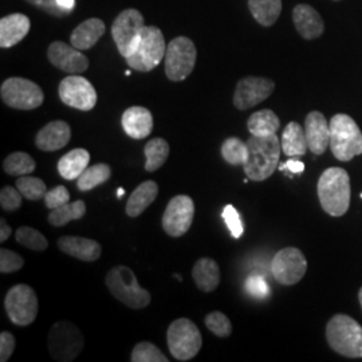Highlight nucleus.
Listing matches in <instances>:
<instances>
[{"label": "nucleus", "mask_w": 362, "mask_h": 362, "mask_svg": "<svg viewBox=\"0 0 362 362\" xmlns=\"http://www.w3.org/2000/svg\"><path fill=\"white\" fill-rule=\"evenodd\" d=\"M246 290L250 296L255 298L267 297L269 294V286L260 275H252L247 279Z\"/></svg>", "instance_id": "obj_45"}, {"label": "nucleus", "mask_w": 362, "mask_h": 362, "mask_svg": "<svg viewBox=\"0 0 362 362\" xmlns=\"http://www.w3.org/2000/svg\"><path fill=\"white\" fill-rule=\"evenodd\" d=\"M64 104L82 112H89L97 104V91L86 78L81 76L66 77L58 89Z\"/></svg>", "instance_id": "obj_15"}, {"label": "nucleus", "mask_w": 362, "mask_h": 362, "mask_svg": "<svg viewBox=\"0 0 362 362\" xmlns=\"http://www.w3.org/2000/svg\"><path fill=\"white\" fill-rule=\"evenodd\" d=\"M132 362H168L165 354L152 342H139L130 356Z\"/></svg>", "instance_id": "obj_38"}, {"label": "nucleus", "mask_w": 362, "mask_h": 362, "mask_svg": "<svg viewBox=\"0 0 362 362\" xmlns=\"http://www.w3.org/2000/svg\"><path fill=\"white\" fill-rule=\"evenodd\" d=\"M330 149L337 160L350 161L362 155V132L348 115H336L329 122Z\"/></svg>", "instance_id": "obj_4"}, {"label": "nucleus", "mask_w": 362, "mask_h": 362, "mask_svg": "<svg viewBox=\"0 0 362 362\" xmlns=\"http://www.w3.org/2000/svg\"><path fill=\"white\" fill-rule=\"evenodd\" d=\"M90 153L86 149L77 148L62 156L58 161V172L65 180H76L89 167Z\"/></svg>", "instance_id": "obj_27"}, {"label": "nucleus", "mask_w": 362, "mask_h": 362, "mask_svg": "<svg viewBox=\"0 0 362 362\" xmlns=\"http://www.w3.org/2000/svg\"><path fill=\"white\" fill-rule=\"evenodd\" d=\"M124 194H125V189H124V188H119V189L117 191V197H118V199H121Z\"/></svg>", "instance_id": "obj_50"}, {"label": "nucleus", "mask_w": 362, "mask_h": 362, "mask_svg": "<svg viewBox=\"0 0 362 362\" xmlns=\"http://www.w3.org/2000/svg\"><path fill=\"white\" fill-rule=\"evenodd\" d=\"M112 176V169L104 163L95 164L88 167L82 172V175L77 179V187L79 191H90L93 188L104 184L110 179Z\"/></svg>", "instance_id": "obj_32"}, {"label": "nucleus", "mask_w": 362, "mask_h": 362, "mask_svg": "<svg viewBox=\"0 0 362 362\" xmlns=\"http://www.w3.org/2000/svg\"><path fill=\"white\" fill-rule=\"evenodd\" d=\"M30 4L40 8L42 11L45 13H50L52 16H57V18H64L67 16L69 13H71V11H67L65 8H62L58 3V0H26Z\"/></svg>", "instance_id": "obj_44"}, {"label": "nucleus", "mask_w": 362, "mask_h": 362, "mask_svg": "<svg viewBox=\"0 0 362 362\" xmlns=\"http://www.w3.org/2000/svg\"><path fill=\"white\" fill-rule=\"evenodd\" d=\"M197 52L194 43L187 37L172 39L165 52V74L173 82L184 81L194 71Z\"/></svg>", "instance_id": "obj_10"}, {"label": "nucleus", "mask_w": 362, "mask_h": 362, "mask_svg": "<svg viewBox=\"0 0 362 362\" xmlns=\"http://www.w3.org/2000/svg\"><path fill=\"white\" fill-rule=\"evenodd\" d=\"M290 170L291 173H302L305 170V164L302 161L298 160H288L285 164L279 165V170Z\"/></svg>", "instance_id": "obj_47"}, {"label": "nucleus", "mask_w": 362, "mask_h": 362, "mask_svg": "<svg viewBox=\"0 0 362 362\" xmlns=\"http://www.w3.org/2000/svg\"><path fill=\"white\" fill-rule=\"evenodd\" d=\"M70 125L65 121L57 119L49 122L46 127L39 130L35 137V145L43 152H55L65 148L70 143Z\"/></svg>", "instance_id": "obj_19"}, {"label": "nucleus", "mask_w": 362, "mask_h": 362, "mask_svg": "<svg viewBox=\"0 0 362 362\" xmlns=\"http://www.w3.org/2000/svg\"><path fill=\"white\" fill-rule=\"evenodd\" d=\"M158 185L152 180L141 182L129 196L127 202V214L129 218H137L156 200Z\"/></svg>", "instance_id": "obj_26"}, {"label": "nucleus", "mask_w": 362, "mask_h": 362, "mask_svg": "<svg viewBox=\"0 0 362 362\" xmlns=\"http://www.w3.org/2000/svg\"><path fill=\"white\" fill-rule=\"evenodd\" d=\"M144 153L146 157L145 170L156 172L165 164L169 157V144L164 139L156 137L146 143L144 148Z\"/></svg>", "instance_id": "obj_31"}, {"label": "nucleus", "mask_w": 362, "mask_h": 362, "mask_svg": "<svg viewBox=\"0 0 362 362\" xmlns=\"http://www.w3.org/2000/svg\"><path fill=\"white\" fill-rule=\"evenodd\" d=\"M306 140L314 155H324L330 145V127L321 112H310L305 119Z\"/></svg>", "instance_id": "obj_18"}, {"label": "nucleus", "mask_w": 362, "mask_h": 362, "mask_svg": "<svg viewBox=\"0 0 362 362\" xmlns=\"http://www.w3.org/2000/svg\"><path fill=\"white\" fill-rule=\"evenodd\" d=\"M248 7L259 25L270 27L282 13V0H248Z\"/></svg>", "instance_id": "obj_30"}, {"label": "nucleus", "mask_w": 362, "mask_h": 362, "mask_svg": "<svg viewBox=\"0 0 362 362\" xmlns=\"http://www.w3.org/2000/svg\"><path fill=\"white\" fill-rule=\"evenodd\" d=\"M206 326L218 337H228L233 333V325L228 317L220 311H212L206 317Z\"/></svg>", "instance_id": "obj_39"}, {"label": "nucleus", "mask_w": 362, "mask_h": 362, "mask_svg": "<svg viewBox=\"0 0 362 362\" xmlns=\"http://www.w3.org/2000/svg\"><path fill=\"white\" fill-rule=\"evenodd\" d=\"M358 299H360V303H361V309H362V287L360 288V291H358Z\"/></svg>", "instance_id": "obj_51"}, {"label": "nucleus", "mask_w": 362, "mask_h": 362, "mask_svg": "<svg viewBox=\"0 0 362 362\" xmlns=\"http://www.w3.org/2000/svg\"><path fill=\"white\" fill-rule=\"evenodd\" d=\"M192 276L199 290L212 293L220 284L219 264L214 259L200 258L194 263Z\"/></svg>", "instance_id": "obj_25"}, {"label": "nucleus", "mask_w": 362, "mask_h": 362, "mask_svg": "<svg viewBox=\"0 0 362 362\" xmlns=\"http://www.w3.org/2000/svg\"><path fill=\"white\" fill-rule=\"evenodd\" d=\"M11 235V227L6 223V220H0V242H6Z\"/></svg>", "instance_id": "obj_48"}, {"label": "nucleus", "mask_w": 362, "mask_h": 362, "mask_svg": "<svg viewBox=\"0 0 362 362\" xmlns=\"http://www.w3.org/2000/svg\"><path fill=\"white\" fill-rule=\"evenodd\" d=\"M23 264H25V259L22 258L19 254L7 248L0 250V272L10 274V272H18L23 267Z\"/></svg>", "instance_id": "obj_40"}, {"label": "nucleus", "mask_w": 362, "mask_h": 362, "mask_svg": "<svg viewBox=\"0 0 362 362\" xmlns=\"http://www.w3.org/2000/svg\"><path fill=\"white\" fill-rule=\"evenodd\" d=\"M317 192L325 212L330 216H342L350 206V177L345 169L333 167L321 175Z\"/></svg>", "instance_id": "obj_2"}, {"label": "nucleus", "mask_w": 362, "mask_h": 362, "mask_svg": "<svg viewBox=\"0 0 362 362\" xmlns=\"http://www.w3.org/2000/svg\"><path fill=\"white\" fill-rule=\"evenodd\" d=\"M221 156L231 165H245L248 156L247 144L238 137H230L221 145Z\"/></svg>", "instance_id": "obj_35"}, {"label": "nucleus", "mask_w": 362, "mask_h": 362, "mask_svg": "<svg viewBox=\"0 0 362 362\" xmlns=\"http://www.w3.org/2000/svg\"><path fill=\"white\" fill-rule=\"evenodd\" d=\"M361 197H362V194H361Z\"/></svg>", "instance_id": "obj_53"}, {"label": "nucleus", "mask_w": 362, "mask_h": 362, "mask_svg": "<svg viewBox=\"0 0 362 362\" xmlns=\"http://www.w3.org/2000/svg\"><path fill=\"white\" fill-rule=\"evenodd\" d=\"M30 31V19L23 13H11L0 21V46L3 49L13 47Z\"/></svg>", "instance_id": "obj_23"}, {"label": "nucleus", "mask_w": 362, "mask_h": 362, "mask_svg": "<svg viewBox=\"0 0 362 362\" xmlns=\"http://www.w3.org/2000/svg\"><path fill=\"white\" fill-rule=\"evenodd\" d=\"M105 34V25L101 19L91 18L82 22L73 31L70 42L78 50H89Z\"/></svg>", "instance_id": "obj_24"}, {"label": "nucleus", "mask_w": 362, "mask_h": 362, "mask_svg": "<svg viewBox=\"0 0 362 362\" xmlns=\"http://www.w3.org/2000/svg\"><path fill=\"white\" fill-rule=\"evenodd\" d=\"M281 146H282V152L290 157L303 156L308 152L309 145L306 140V133L296 121L286 125L285 130L282 133Z\"/></svg>", "instance_id": "obj_28"}, {"label": "nucleus", "mask_w": 362, "mask_h": 362, "mask_svg": "<svg viewBox=\"0 0 362 362\" xmlns=\"http://www.w3.org/2000/svg\"><path fill=\"white\" fill-rule=\"evenodd\" d=\"M326 339L338 354L362 358V326L349 315L337 314L327 322Z\"/></svg>", "instance_id": "obj_3"}, {"label": "nucleus", "mask_w": 362, "mask_h": 362, "mask_svg": "<svg viewBox=\"0 0 362 362\" xmlns=\"http://www.w3.org/2000/svg\"><path fill=\"white\" fill-rule=\"evenodd\" d=\"M247 128L251 133V136H259V137L272 136V134H276V132L281 128V121L272 110L263 109V110L255 112L248 118Z\"/></svg>", "instance_id": "obj_29"}, {"label": "nucleus", "mask_w": 362, "mask_h": 362, "mask_svg": "<svg viewBox=\"0 0 362 362\" xmlns=\"http://www.w3.org/2000/svg\"><path fill=\"white\" fill-rule=\"evenodd\" d=\"M272 272L278 284L297 285L308 272V260L300 250L286 247L275 254L272 262Z\"/></svg>", "instance_id": "obj_12"}, {"label": "nucleus", "mask_w": 362, "mask_h": 362, "mask_svg": "<svg viewBox=\"0 0 362 362\" xmlns=\"http://www.w3.org/2000/svg\"><path fill=\"white\" fill-rule=\"evenodd\" d=\"M144 27L143 13L134 8L124 10L117 16L112 26V37L124 58H128L134 50Z\"/></svg>", "instance_id": "obj_13"}, {"label": "nucleus", "mask_w": 362, "mask_h": 362, "mask_svg": "<svg viewBox=\"0 0 362 362\" xmlns=\"http://www.w3.org/2000/svg\"><path fill=\"white\" fill-rule=\"evenodd\" d=\"M57 245L62 252L83 262H95L103 252L100 243L88 238L62 236L58 239Z\"/></svg>", "instance_id": "obj_21"}, {"label": "nucleus", "mask_w": 362, "mask_h": 362, "mask_svg": "<svg viewBox=\"0 0 362 362\" xmlns=\"http://www.w3.org/2000/svg\"><path fill=\"white\" fill-rule=\"evenodd\" d=\"M49 61L57 69L69 73V74H81L88 70L89 59L81 50L76 49L73 45L69 46L64 42H54L47 52Z\"/></svg>", "instance_id": "obj_17"}, {"label": "nucleus", "mask_w": 362, "mask_h": 362, "mask_svg": "<svg viewBox=\"0 0 362 362\" xmlns=\"http://www.w3.org/2000/svg\"><path fill=\"white\" fill-rule=\"evenodd\" d=\"M15 239L19 245L26 247L28 250H33V251L42 252L49 247V242L43 233H39L38 230H35L33 227H27V226H23L16 230Z\"/></svg>", "instance_id": "obj_36"}, {"label": "nucleus", "mask_w": 362, "mask_h": 362, "mask_svg": "<svg viewBox=\"0 0 362 362\" xmlns=\"http://www.w3.org/2000/svg\"><path fill=\"white\" fill-rule=\"evenodd\" d=\"M223 219L226 221L230 233L235 239H239L243 235L245 226H243V221H242L239 212L236 211V208L231 204L226 206L223 209Z\"/></svg>", "instance_id": "obj_41"}, {"label": "nucleus", "mask_w": 362, "mask_h": 362, "mask_svg": "<svg viewBox=\"0 0 362 362\" xmlns=\"http://www.w3.org/2000/svg\"><path fill=\"white\" fill-rule=\"evenodd\" d=\"M16 188L19 192L23 194V197L27 200L37 202L39 199H45L47 194V187L45 181L40 180L38 177H31V176H21L16 180Z\"/></svg>", "instance_id": "obj_37"}, {"label": "nucleus", "mask_w": 362, "mask_h": 362, "mask_svg": "<svg viewBox=\"0 0 362 362\" xmlns=\"http://www.w3.org/2000/svg\"><path fill=\"white\" fill-rule=\"evenodd\" d=\"M1 101L18 110H33L43 104L45 94L38 85L30 79L13 77L6 79L0 89Z\"/></svg>", "instance_id": "obj_9"}, {"label": "nucleus", "mask_w": 362, "mask_h": 362, "mask_svg": "<svg viewBox=\"0 0 362 362\" xmlns=\"http://www.w3.org/2000/svg\"><path fill=\"white\" fill-rule=\"evenodd\" d=\"M194 200L187 194H177L168 203L163 215V228L172 238H180L192 226Z\"/></svg>", "instance_id": "obj_14"}, {"label": "nucleus", "mask_w": 362, "mask_h": 362, "mask_svg": "<svg viewBox=\"0 0 362 362\" xmlns=\"http://www.w3.org/2000/svg\"><path fill=\"white\" fill-rule=\"evenodd\" d=\"M167 341L172 357L177 361H189L202 349L200 330L188 318H179L169 325Z\"/></svg>", "instance_id": "obj_7"}, {"label": "nucleus", "mask_w": 362, "mask_h": 362, "mask_svg": "<svg viewBox=\"0 0 362 362\" xmlns=\"http://www.w3.org/2000/svg\"><path fill=\"white\" fill-rule=\"evenodd\" d=\"M246 144L248 156L243 168L247 177L252 181L267 180L279 164L282 152L279 139L276 134L264 137L251 136Z\"/></svg>", "instance_id": "obj_1"}, {"label": "nucleus", "mask_w": 362, "mask_h": 362, "mask_svg": "<svg viewBox=\"0 0 362 362\" xmlns=\"http://www.w3.org/2000/svg\"><path fill=\"white\" fill-rule=\"evenodd\" d=\"M274 90L275 83L269 78H242L235 89L233 105L239 110H248L267 100Z\"/></svg>", "instance_id": "obj_16"}, {"label": "nucleus", "mask_w": 362, "mask_h": 362, "mask_svg": "<svg viewBox=\"0 0 362 362\" xmlns=\"http://www.w3.org/2000/svg\"><path fill=\"white\" fill-rule=\"evenodd\" d=\"M22 197H23V194L19 192L18 188L6 185L0 191V206L4 211L13 212V211L19 209L22 206Z\"/></svg>", "instance_id": "obj_42"}, {"label": "nucleus", "mask_w": 362, "mask_h": 362, "mask_svg": "<svg viewBox=\"0 0 362 362\" xmlns=\"http://www.w3.org/2000/svg\"><path fill=\"white\" fill-rule=\"evenodd\" d=\"M105 282L112 296L130 309L139 310L151 303V294L139 285L134 272L127 266H116L107 272Z\"/></svg>", "instance_id": "obj_5"}, {"label": "nucleus", "mask_w": 362, "mask_h": 362, "mask_svg": "<svg viewBox=\"0 0 362 362\" xmlns=\"http://www.w3.org/2000/svg\"><path fill=\"white\" fill-rule=\"evenodd\" d=\"M293 21L302 38H320L324 34L325 25L322 18L318 11L309 4H298L293 11Z\"/></svg>", "instance_id": "obj_22"}, {"label": "nucleus", "mask_w": 362, "mask_h": 362, "mask_svg": "<svg viewBox=\"0 0 362 362\" xmlns=\"http://www.w3.org/2000/svg\"><path fill=\"white\" fill-rule=\"evenodd\" d=\"M15 350V337L10 332L0 334V361L7 362Z\"/></svg>", "instance_id": "obj_46"}, {"label": "nucleus", "mask_w": 362, "mask_h": 362, "mask_svg": "<svg viewBox=\"0 0 362 362\" xmlns=\"http://www.w3.org/2000/svg\"><path fill=\"white\" fill-rule=\"evenodd\" d=\"M124 132L134 140H143L153 129V116L143 106H132L127 109L121 118Z\"/></svg>", "instance_id": "obj_20"}, {"label": "nucleus", "mask_w": 362, "mask_h": 362, "mask_svg": "<svg viewBox=\"0 0 362 362\" xmlns=\"http://www.w3.org/2000/svg\"><path fill=\"white\" fill-rule=\"evenodd\" d=\"M334 1H338V0H334Z\"/></svg>", "instance_id": "obj_52"}, {"label": "nucleus", "mask_w": 362, "mask_h": 362, "mask_svg": "<svg viewBox=\"0 0 362 362\" xmlns=\"http://www.w3.org/2000/svg\"><path fill=\"white\" fill-rule=\"evenodd\" d=\"M47 345L55 361L71 362L83 350L85 339L73 322L59 321L52 325L47 337Z\"/></svg>", "instance_id": "obj_8"}, {"label": "nucleus", "mask_w": 362, "mask_h": 362, "mask_svg": "<svg viewBox=\"0 0 362 362\" xmlns=\"http://www.w3.org/2000/svg\"><path fill=\"white\" fill-rule=\"evenodd\" d=\"M4 308L13 325L28 326L38 315V298L30 286L15 285L6 296Z\"/></svg>", "instance_id": "obj_11"}, {"label": "nucleus", "mask_w": 362, "mask_h": 362, "mask_svg": "<svg viewBox=\"0 0 362 362\" xmlns=\"http://www.w3.org/2000/svg\"><path fill=\"white\" fill-rule=\"evenodd\" d=\"M86 214V204L83 200L67 203L62 207L52 209L49 215V223L54 227H64L73 220L82 219Z\"/></svg>", "instance_id": "obj_33"}, {"label": "nucleus", "mask_w": 362, "mask_h": 362, "mask_svg": "<svg viewBox=\"0 0 362 362\" xmlns=\"http://www.w3.org/2000/svg\"><path fill=\"white\" fill-rule=\"evenodd\" d=\"M3 169L10 176H26L35 170V161L25 152H13L3 161Z\"/></svg>", "instance_id": "obj_34"}, {"label": "nucleus", "mask_w": 362, "mask_h": 362, "mask_svg": "<svg viewBox=\"0 0 362 362\" xmlns=\"http://www.w3.org/2000/svg\"><path fill=\"white\" fill-rule=\"evenodd\" d=\"M58 3L62 8H65L67 11H73V8L76 6V0H58Z\"/></svg>", "instance_id": "obj_49"}, {"label": "nucleus", "mask_w": 362, "mask_h": 362, "mask_svg": "<svg viewBox=\"0 0 362 362\" xmlns=\"http://www.w3.org/2000/svg\"><path fill=\"white\" fill-rule=\"evenodd\" d=\"M167 45L158 27L145 26L133 52L127 59L128 65L137 71H151L165 58Z\"/></svg>", "instance_id": "obj_6"}, {"label": "nucleus", "mask_w": 362, "mask_h": 362, "mask_svg": "<svg viewBox=\"0 0 362 362\" xmlns=\"http://www.w3.org/2000/svg\"><path fill=\"white\" fill-rule=\"evenodd\" d=\"M70 202V194L64 185H58L52 188V191H47L45 196V204L49 209L62 207Z\"/></svg>", "instance_id": "obj_43"}]
</instances>
